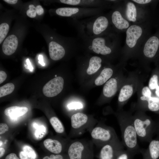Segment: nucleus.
Wrapping results in <instances>:
<instances>
[{
	"instance_id": "1",
	"label": "nucleus",
	"mask_w": 159,
	"mask_h": 159,
	"mask_svg": "<svg viewBox=\"0 0 159 159\" xmlns=\"http://www.w3.org/2000/svg\"><path fill=\"white\" fill-rule=\"evenodd\" d=\"M110 22L109 18L101 14L83 20L72 19V24L81 39L94 38L108 33Z\"/></svg>"
},
{
	"instance_id": "8",
	"label": "nucleus",
	"mask_w": 159,
	"mask_h": 159,
	"mask_svg": "<svg viewBox=\"0 0 159 159\" xmlns=\"http://www.w3.org/2000/svg\"><path fill=\"white\" fill-rule=\"evenodd\" d=\"M103 8H92L79 7L58 8L55 10L58 15L69 17L72 19L79 20L88 17H93L101 14Z\"/></svg>"
},
{
	"instance_id": "4",
	"label": "nucleus",
	"mask_w": 159,
	"mask_h": 159,
	"mask_svg": "<svg viewBox=\"0 0 159 159\" xmlns=\"http://www.w3.org/2000/svg\"><path fill=\"white\" fill-rule=\"evenodd\" d=\"M138 138L141 141L149 142L155 132V122L142 112L132 116Z\"/></svg>"
},
{
	"instance_id": "23",
	"label": "nucleus",
	"mask_w": 159,
	"mask_h": 159,
	"mask_svg": "<svg viewBox=\"0 0 159 159\" xmlns=\"http://www.w3.org/2000/svg\"><path fill=\"white\" fill-rule=\"evenodd\" d=\"M112 69L110 68H105L101 72L100 75L96 79L95 82L97 86L101 85L104 84L112 76Z\"/></svg>"
},
{
	"instance_id": "43",
	"label": "nucleus",
	"mask_w": 159,
	"mask_h": 159,
	"mask_svg": "<svg viewBox=\"0 0 159 159\" xmlns=\"http://www.w3.org/2000/svg\"><path fill=\"white\" fill-rule=\"evenodd\" d=\"M4 1L8 3L11 4H15L18 1L17 0H4Z\"/></svg>"
},
{
	"instance_id": "49",
	"label": "nucleus",
	"mask_w": 159,
	"mask_h": 159,
	"mask_svg": "<svg viewBox=\"0 0 159 159\" xmlns=\"http://www.w3.org/2000/svg\"><path fill=\"white\" fill-rule=\"evenodd\" d=\"M2 144V142L1 141H0V146H1V145Z\"/></svg>"
},
{
	"instance_id": "6",
	"label": "nucleus",
	"mask_w": 159,
	"mask_h": 159,
	"mask_svg": "<svg viewBox=\"0 0 159 159\" xmlns=\"http://www.w3.org/2000/svg\"><path fill=\"white\" fill-rule=\"evenodd\" d=\"M94 144L91 140L85 139L71 140L68 147L69 159H85L92 156Z\"/></svg>"
},
{
	"instance_id": "25",
	"label": "nucleus",
	"mask_w": 159,
	"mask_h": 159,
	"mask_svg": "<svg viewBox=\"0 0 159 159\" xmlns=\"http://www.w3.org/2000/svg\"><path fill=\"white\" fill-rule=\"evenodd\" d=\"M50 122L55 131L59 134L63 133L64 131V127L59 119L56 117H53L50 119Z\"/></svg>"
},
{
	"instance_id": "44",
	"label": "nucleus",
	"mask_w": 159,
	"mask_h": 159,
	"mask_svg": "<svg viewBox=\"0 0 159 159\" xmlns=\"http://www.w3.org/2000/svg\"><path fill=\"white\" fill-rule=\"evenodd\" d=\"M38 59L39 60V62L42 66H44L45 65L44 63L43 62V57L42 55H39V57Z\"/></svg>"
},
{
	"instance_id": "19",
	"label": "nucleus",
	"mask_w": 159,
	"mask_h": 159,
	"mask_svg": "<svg viewBox=\"0 0 159 159\" xmlns=\"http://www.w3.org/2000/svg\"><path fill=\"white\" fill-rule=\"evenodd\" d=\"M28 111V108L25 107L13 106L6 108L4 113L6 115L15 119L24 115Z\"/></svg>"
},
{
	"instance_id": "26",
	"label": "nucleus",
	"mask_w": 159,
	"mask_h": 159,
	"mask_svg": "<svg viewBox=\"0 0 159 159\" xmlns=\"http://www.w3.org/2000/svg\"><path fill=\"white\" fill-rule=\"evenodd\" d=\"M15 86L12 83L6 84L0 87V97H1L11 93L14 90Z\"/></svg>"
},
{
	"instance_id": "34",
	"label": "nucleus",
	"mask_w": 159,
	"mask_h": 159,
	"mask_svg": "<svg viewBox=\"0 0 159 159\" xmlns=\"http://www.w3.org/2000/svg\"><path fill=\"white\" fill-rule=\"evenodd\" d=\"M142 93L143 96L150 98L151 97V92L149 87L145 86L142 90Z\"/></svg>"
},
{
	"instance_id": "16",
	"label": "nucleus",
	"mask_w": 159,
	"mask_h": 159,
	"mask_svg": "<svg viewBox=\"0 0 159 159\" xmlns=\"http://www.w3.org/2000/svg\"><path fill=\"white\" fill-rule=\"evenodd\" d=\"M110 20L114 27L118 29H128L129 27L128 21L122 17L120 12L117 10H115L112 12Z\"/></svg>"
},
{
	"instance_id": "20",
	"label": "nucleus",
	"mask_w": 159,
	"mask_h": 159,
	"mask_svg": "<svg viewBox=\"0 0 159 159\" xmlns=\"http://www.w3.org/2000/svg\"><path fill=\"white\" fill-rule=\"evenodd\" d=\"M117 90V82L116 79L112 78L107 81L103 89L104 95L107 97L114 96Z\"/></svg>"
},
{
	"instance_id": "46",
	"label": "nucleus",
	"mask_w": 159,
	"mask_h": 159,
	"mask_svg": "<svg viewBox=\"0 0 159 159\" xmlns=\"http://www.w3.org/2000/svg\"><path fill=\"white\" fill-rule=\"evenodd\" d=\"M27 63L28 64V66L30 68L29 69L31 71H32V70H33V68L32 67V66L30 62V61H29V60L28 59H27Z\"/></svg>"
},
{
	"instance_id": "32",
	"label": "nucleus",
	"mask_w": 159,
	"mask_h": 159,
	"mask_svg": "<svg viewBox=\"0 0 159 159\" xmlns=\"http://www.w3.org/2000/svg\"><path fill=\"white\" fill-rule=\"evenodd\" d=\"M67 107L69 110H77V109H80L83 107L82 104L79 102H72L69 103Z\"/></svg>"
},
{
	"instance_id": "31",
	"label": "nucleus",
	"mask_w": 159,
	"mask_h": 159,
	"mask_svg": "<svg viewBox=\"0 0 159 159\" xmlns=\"http://www.w3.org/2000/svg\"><path fill=\"white\" fill-rule=\"evenodd\" d=\"M148 108L152 111L156 112L159 110V104L154 102L150 99L147 101Z\"/></svg>"
},
{
	"instance_id": "24",
	"label": "nucleus",
	"mask_w": 159,
	"mask_h": 159,
	"mask_svg": "<svg viewBox=\"0 0 159 159\" xmlns=\"http://www.w3.org/2000/svg\"><path fill=\"white\" fill-rule=\"evenodd\" d=\"M126 14L127 19L130 21L135 22L136 20V8L133 3L129 2L127 4Z\"/></svg>"
},
{
	"instance_id": "12",
	"label": "nucleus",
	"mask_w": 159,
	"mask_h": 159,
	"mask_svg": "<svg viewBox=\"0 0 159 159\" xmlns=\"http://www.w3.org/2000/svg\"><path fill=\"white\" fill-rule=\"evenodd\" d=\"M143 33V29L140 26L134 24L130 26L126 32V43L127 46L130 48L135 47Z\"/></svg>"
},
{
	"instance_id": "48",
	"label": "nucleus",
	"mask_w": 159,
	"mask_h": 159,
	"mask_svg": "<svg viewBox=\"0 0 159 159\" xmlns=\"http://www.w3.org/2000/svg\"><path fill=\"white\" fill-rule=\"evenodd\" d=\"M42 159H50V158L49 157L46 156L44 157Z\"/></svg>"
},
{
	"instance_id": "37",
	"label": "nucleus",
	"mask_w": 159,
	"mask_h": 159,
	"mask_svg": "<svg viewBox=\"0 0 159 159\" xmlns=\"http://www.w3.org/2000/svg\"><path fill=\"white\" fill-rule=\"evenodd\" d=\"M36 10L37 14L39 15H41L44 12V10L42 6L39 5L36 7Z\"/></svg>"
},
{
	"instance_id": "17",
	"label": "nucleus",
	"mask_w": 159,
	"mask_h": 159,
	"mask_svg": "<svg viewBox=\"0 0 159 159\" xmlns=\"http://www.w3.org/2000/svg\"><path fill=\"white\" fill-rule=\"evenodd\" d=\"M18 45V39L16 36L12 34L7 37L4 41L2 46L4 53L7 55L13 54Z\"/></svg>"
},
{
	"instance_id": "14",
	"label": "nucleus",
	"mask_w": 159,
	"mask_h": 159,
	"mask_svg": "<svg viewBox=\"0 0 159 159\" xmlns=\"http://www.w3.org/2000/svg\"><path fill=\"white\" fill-rule=\"evenodd\" d=\"M159 48V38L156 36L150 37L144 45L143 53L147 58H152L156 54Z\"/></svg>"
},
{
	"instance_id": "47",
	"label": "nucleus",
	"mask_w": 159,
	"mask_h": 159,
	"mask_svg": "<svg viewBox=\"0 0 159 159\" xmlns=\"http://www.w3.org/2000/svg\"><path fill=\"white\" fill-rule=\"evenodd\" d=\"M155 94L159 97V86H158L155 89Z\"/></svg>"
},
{
	"instance_id": "30",
	"label": "nucleus",
	"mask_w": 159,
	"mask_h": 159,
	"mask_svg": "<svg viewBox=\"0 0 159 159\" xmlns=\"http://www.w3.org/2000/svg\"><path fill=\"white\" fill-rule=\"evenodd\" d=\"M158 77L156 74L153 75L150 78L149 82V87L150 90L155 89L158 86Z\"/></svg>"
},
{
	"instance_id": "42",
	"label": "nucleus",
	"mask_w": 159,
	"mask_h": 159,
	"mask_svg": "<svg viewBox=\"0 0 159 159\" xmlns=\"http://www.w3.org/2000/svg\"><path fill=\"white\" fill-rule=\"evenodd\" d=\"M156 128L155 132L157 134L158 138L159 139V121L155 122Z\"/></svg>"
},
{
	"instance_id": "11",
	"label": "nucleus",
	"mask_w": 159,
	"mask_h": 159,
	"mask_svg": "<svg viewBox=\"0 0 159 159\" xmlns=\"http://www.w3.org/2000/svg\"><path fill=\"white\" fill-rule=\"evenodd\" d=\"M60 2L74 7L104 8L107 1L98 0H60Z\"/></svg>"
},
{
	"instance_id": "33",
	"label": "nucleus",
	"mask_w": 159,
	"mask_h": 159,
	"mask_svg": "<svg viewBox=\"0 0 159 159\" xmlns=\"http://www.w3.org/2000/svg\"><path fill=\"white\" fill-rule=\"evenodd\" d=\"M29 9L26 11V14L29 17L33 18L35 17L36 15V7L33 4H30L29 6Z\"/></svg>"
},
{
	"instance_id": "39",
	"label": "nucleus",
	"mask_w": 159,
	"mask_h": 159,
	"mask_svg": "<svg viewBox=\"0 0 159 159\" xmlns=\"http://www.w3.org/2000/svg\"><path fill=\"white\" fill-rule=\"evenodd\" d=\"M5 159H19L14 153H11L6 157Z\"/></svg>"
},
{
	"instance_id": "21",
	"label": "nucleus",
	"mask_w": 159,
	"mask_h": 159,
	"mask_svg": "<svg viewBox=\"0 0 159 159\" xmlns=\"http://www.w3.org/2000/svg\"><path fill=\"white\" fill-rule=\"evenodd\" d=\"M133 92V88L131 85L126 84L122 87L118 97V101L122 105L131 97Z\"/></svg>"
},
{
	"instance_id": "35",
	"label": "nucleus",
	"mask_w": 159,
	"mask_h": 159,
	"mask_svg": "<svg viewBox=\"0 0 159 159\" xmlns=\"http://www.w3.org/2000/svg\"><path fill=\"white\" fill-rule=\"evenodd\" d=\"M9 130V127L6 124L1 123L0 124V134L2 135L7 131Z\"/></svg>"
},
{
	"instance_id": "10",
	"label": "nucleus",
	"mask_w": 159,
	"mask_h": 159,
	"mask_svg": "<svg viewBox=\"0 0 159 159\" xmlns=\"http://www.w3.org/2000/svg\"><path fill=\"white\" fill-rule=\"evenodd\" d=\"M64 84V80L62 77H55L44 86L43 88V92L46 97H54L62 91Z\"/></svg>"
},
{
	"instance_id": "28",
	"label": "nucleus",
	"mask_w": 159,
	"mask_h": 159,
	"mask_svg": "<svg viewBox=\"0 0 159 159\" xmlns=\"http://www.w3.org/2000/svg\"><path fill=\"white\" fill-rule=\"evenodd\" d=\"M134 156L127 150L123 149L117 155L115 159H133Z\"/></svg>"
},
{
	"instance_id": "3",
	"label": "nucleus",
	"mask_w": 159,
	"mask_h": 159,
	"mask_svg": "<svg viewBox=\"0 0 159 159\" xmlns=\"http://www.w3.org/2000/svg\"><path fill=\"white\" fill-rule=\"evenodd\" d=\"M81 39L82 46L88 51L98 54L104 56L110 54L116 46L114 35L109 33L99 37Z\"/></svg>"
},
{
	"instance_id": "2",
	"label": "nucleus",
	"mask_w": 159,
	"mask_h": 159,
	"mask_svg": "<svg viewBox=\"0 0 159 159\" xmlns=\"http://www.w3.org/2000/svg\"><path fill=\"white\" fill-rule=\"evenodd\" d=\"M132 116L129 113L122 112L117 115V117L121 131L123 145L134 156L140 153L141 148L138 142V138Z\"/></svg>"
},
{
	"instance_id": "15",
	"label": "nucleus",
	"mask_w": 159,
	"mask_h": 159,
	"mask_svg": "<svg viewBox=\"0 0 159 159\" xmlns=\"http://www.w3.org/2000/svg\"><path fill=\"white\" fill-rule=\"evenodd\" d=\"M49 51L50 58L54 60H58L62 58L66 53L65 48L60 43L52 41L49 44Z\"/></svg>"
},
{
	"instance_id": "29",
	"label": "nucleus",
	"mask_w": 159,
	"mask_h": 159,
	"mask_svg": "<svg viewBox=\"0 0 159 159\" xmlns=\"http://www.w3.org/2000/svg\"><path fill=\"white\" fill-rule=\"evenodd\" d=\"M23 150L27 155L28 159H35L36 154L34 150L30 147L25 145L23 148Z\"/></svg>"
},
{
	"instance_id": "13",
	"label": "nucleus",
	"mask_w": 159,
	"mask_h": 159,
	"mask_svg": "<svg viewBox=\"0 0 159 159\" xmlns=\"http://www.w3.org/2000/svg\"><path fill=\"white\" fill-rule=\"evenodd\" d=\"M147 149H141L140 153L143 159H158L159 158V139H152Z\"/></svg>"
},
{
	"instance_id": "5",
	"label": "nucleus",
	"mask_w": 159,
	"mask_h": 159,
	"mask_svg": "<svg viewBox=\"0 0 159 159\" xmlns=\"http://www.w3.org/2000/svg\"><path fill=\"white\" fill-rule=\"evenodd\" d=\"M89 132L94 145L100 148L118 138L113 128L103 122H98Z\"/></svg>"
},
{
	"instance_id": "36",
	"label": "nucleus",
	"mask_w": 159,
	"mask_h": 159,
	"mask_svg": "<svg viewBox=\"0 0 159 159\" xmlns=\"http://www.w3.org/2000/svg\"><path fill=\"white\" fill-rule=\"evenodd\" d=\"M7 75L5 72L4 71H0V84H1L6 79Z\"/></svg>"
},
{
	"instance_id": "41",
	"label": "nucleus",
	"mask_w": 159,
	"mask_h": 159,
	"mask_svg": "<svg viewBox=\"0 0 159 159\" xmlns=\"http://www.w3.org/2000/svg\"><path fill=\"white\" fill-rule=\"evenodd\" d=\"M20 159H28L27 155L23 151H21L19 153Z\"/></svg>"
},
{
	"instance_id": "45",
	"label": "nucleus",
	"mask_w": 159,
	"mask_h": 159,
	"mask_svg": "<svg viewBox=\"0 0 159 159\" xmlns=\"http://www.w3.org/2000/svg\"><path fill=\"white\" fill-rule=\"evenodd\" d=\"M5 152L4 149L2 148H0V157L1 158L4 155Z\"/></svg>"
},
{
	"instance_id": "38",
	"label": "nucleus",
	"mask_w": 159,
	"mask_h": 159,
	"mask_svg": "<svg viewBox=\"0 0 159 159\" xmlns=\"http://www.w3.org/2000/svg\"><path fill=\"white\" fill-rule=\"evenodd\" d=\"M133 1L139 4H145L151 1L150 0H133Z\"/></svg>"
},
{
	"instance_id": "18",
	"label": "nucleus",
	"mask_w": 159,
	"mask_h": 159,
	"mask_svg": "<svg viewBox=\"0 0 159 159\" xmlns=\"http://www.w3.org/2000/svg\"><path fill=\"white\" fill-rule=\"evenodd\" d=\"M43 143L46 149L54 153L59 154L62 150V144L57 140L47 139L44 141Z\"/></svg>"
},
{
	"instance_id": "22",
	"label": "nucleus",
	"mask_w": 159,
	"mask_h": 159,
	"mask_svg": "<svg viewBox=\"0 0 159 159\" xmlns=\"http://www.w3.org/2000/svg\"><path fill=\"white\" fill-rule=\"evenodd\" d=\"M102 62L100 57L97 56H93L90 58L88 62V66L87 72L88 74H92L96 72L101 66Z\"/></svg>"
},
{
	"instance_id": "9",
	"label": "nucleus",
	"mask_w": 159,
	"mask_h": 159,
	"mask_svg": "<svg viewBox=\"0 0 159 159\" xmlns=\"http://www.w3.org/2000/svg\"><path fill=\"white\" fill-rule=\"evenodd\" d=\"M124 147L119 138L107 143L101 147L100 159H115Z\"/></svg>"
},
{
	"instance_id": "7",
	"label": "nucleus",
	"mask_w": 159,
	"mask_h": 159,
	"mask_svg": "<svg viewBox=\"0 0 159 159\" xmlns=\"http://www.w3.org/2000/svg\"><path fill=\"white\" fill-rule=\"evenodd\" d=\"M98 122L90 119L86 114L77 112L71 117V136L72 138L81 135L87 131L90 132Z\"/></svg>"
},
{
	"instance_id": "27",
	"label": "nucleus",
	"mask_w": 159,
	"mask_h": 159,
	"mask_svg": "<svg viewBox=\"0 0 159 159\" xmlns=\"http://www.w3.org/2000/svg\"><path fill=\"white\" fill-rule=\"evenodd\" d=\"M9 29V26L4 23L0 25V44H1L6 36Z\"/></svg>"
},
{
	"instance_id": "40",
	"label": "nucleus",
	"mask_w": 159,
	"mask_h": 159,
	"mask_svg": "<svg viewBox=\"0 0 159 159\" xmlns=\"http://www.w3.org/2000/svg\"><path fill=\"white\" fill-rule=\"evenodd\" d=\"M49 157L50 159H63L62 156L59 154H57L56 155L52 154Z\"/></svg>"
}]
</instances>
